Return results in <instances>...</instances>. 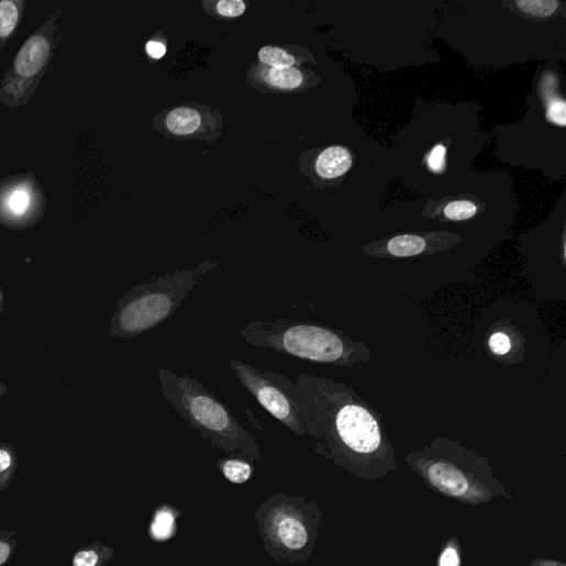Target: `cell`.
I'll return each mask as SVG.
<instances>
[{
  "instance_id": "11",
  "label": "cell",
  "mask_w": 566,
  "mask_h": 566,
  "mask_svg": "<svg viewBox=\"0 0 566 566\" xmlns=\"http://www.w3.org/2000/svg\"><path fill=\"white\" fill-rule=\"evenodd\" d=\"M462 242L460 235L451 232L400 234L371 242L362 248V253L371 258L404 259L443 253Z\"/></svg>"
},
{
  "instance_id": "2",
  "label": "cell",
  "mask_w": 566,
  "mask_h": 566,
  "mask_svg": "<svg viewBox=\"0 0 566 566\" xmlns=\"http://www.w3.org/2000/svg\"><path fill=\"white\" fill-rule=\"evenodd\" d=\"M406 462L430 489L463 504H487L497 497L513 500L487 457L447 437L411 452Z\"/></svg>"
},
{
  "instance_id": "9",
  "label": "cell",
  "mask_w": 566,
  "mask_h": 566,
  "mask_svg": "<svg viewBox=\"0 0 566 566\" xmlns=\"http://www.w3.org/2000/svg\"><path fill=\"white\" fill-rule=\"evenodd\" d=\"M47 195L35 173H20L0 180V226L26 231L47 212Z\"/></svg>"
},
{
  "instance_id": "32",
  "label": "cell",
  "mask_w": 566,
  "mask_h": 566,
  "mask_svg": "<svg viewBox=\"0 0 566 566\" xmlns=\"http://www.w3.org/2000/svg\"><path fill=\"white\" fill-rule=\"evenodd\" d=\"M241 566H243V565H241Z\"/></svg>"
},
{
  "instance_id": "31",
  "label": "cell",
  "mask_w": 566,
  "mask_h": 566,
  "mask_svg": "<svg viewBox=\"0 0 566 566\" xmlns=\"http://www.w3.org/2000/svg\"><path fill=\"white\" fill-rule=\"evenodd\" d=\"M8 387L4 384L0 382V398H3L8 393Z\"/></svg>"
},
{
  "instance_id": "23",
  "label": "cell",
  "mask_w": 566,
  "mask_h": 566,
  "mask_svg": "<svg viewBox=\"0 0 566 566\" xmlns=\"http://www.w3.org/2000/svg\"><path fill=\"white\" fill-rule=\"evenodd\" d=\"M204 12L217 20L234 21L246 13L247 4L243 0H206L202 2Z\"/></svg>"
},
{
  "instance_id": "7",
  "label": "cell",
  "mask_w": 566,
  "mask_h": 566,
  "mask_svg": "<svg viewBox=\"0 0 566 566\" xmlns=\"http://www.w3.org/2000/svg\"><path fill=\"white\" fill-rule=\"evenodd\" d=\"M62 10L47 16L45 23L24 43L12 66L0 84V102L11 109H20L34 98L53 63L62 33L58 20Z\"/></svg>"
},
{
  "instance_id": "19",
  "label": "cell",
  "mask_w": 566,
  "mask_h": 566,
  "mask_svg": "<svg viewBox=\"0 0 566 566\" xmlns=\"http://www.w3.org/2000/svg\"><path fill=\"white\" fill-rule=\"evenodd\" d=\"M26 9L27 0H0V49L16 36Z\"/></svg>"
},
{
  "instance_id": "13",
  "label": "cell",
  "mask_w": 566,
  "mask_h": 566,
  "mask_svg": "<svg viewBox=\"0 0 566 566\" xmlns=\"http://www.w3.org/2000/svg\"><path fill=\"white\" fill-rule=\"evenodd\" d=\"M247 82L264 95H293L321 84V78L304 68H273L253 64L246 74Z\"/></svg>"
},
{
  "instance_id": "21",
  "label": "cell",
  "mask_w": 566,
  "mask_h": 566,
  "mask_svg": "<svg viewBox=\"0 0 566 566\" xmlns=\"http://www.w3.org/2000/svg\"><path fill=\"white\" fill-rule=\"evenodd\" d=\"M223 477L233 485H245L254 476L256 467L254 462L241 454H232L218 464Z\"/></svg>"
},
{
  "instance_id": "12",
  "label": "cell",
  "mask_w": 566,
  "mask_h": 566,
  "mask_svg": "<svg viewBox=\"0 0 566 566\" xmlns=\"http://www.w3.org/2000/svg\"><path fill=\"white\" fill-rule=\"evenodd\" d=\"M354 164L355 155L341 145L303 152L299 159L301 171L319 188L340 185Z\"/></svg>"
},
{
  "instance_id": "22",
  "label": "cell",
  "mask_w": 566,
  "mask_h": 566,
  "mask_svg": "<svg viewBox=\"0 0 566 566\" xmlns=\"http://www.w3.org/2000/svg\"><path fill=\"white\" fill-rule=\"evenodd\" d=\"M113 555V547L96 541L75 553L73 566H108Z\"/></svg>"
},
{
  "instance_id": "3",
  "label": "cell",
  "mask_w": 566,
  "mask_h": 566,
  "mask_svg": "<svg viewBox=\"0 0 566 566\" xmlns=\"http://www.w3.org/2000/svg\"><path fill=\"white\" fill-rule=\"evenodd\" d=\"M162 393L170 407L212 446L241 454L252 462L262 459V447L232 411L191 377L166 368L158 370Z\"/></svg>"
},
{
  "instance_id": "10",
  "label": "cell",
  "mask_w": 566,
  "mask_h": 566,
  "mask_svg": "<svg viewBox=\"0 0 566 566\" xmlns=\"http://www.w3.org/2000/svg\"><path fill=\"white\" fill-rule=\"evenodd\" d=\"M153 129L173 140L215 143L223 134L224 118L218 108L187 102L160 111Z\"/></svg>"
},
{
  "instance_id": "6",
  "label": "cell",
  "mask_w": 566,
  "mask_h": 566,
  "mask_svg": "<svg viewBox=\"0 0 566 566\" xmlns=\"http://www.w3.org/2000/svg\"><path fill=\"white\" fill-rule=\"evenodd\" d=\"M323 512L313 501L279 492L255 513L266 552L277 562H306L313 554Z\"/></svg>"
},
{
  "instance_id": "27",
  "label": "cell",
  "mask_w": 566,
  "mask_h": 566,
  "mask_svg": "<svg viewBox=\"0 0 566 566\" xmlns=\"http://www.w3.org/2000/svg\"><path fill=\"white\" fill-rule=\"evenodd\" d=\"M16 531L0 530V566H7L18 547Z\"/></svg>"
},
{
  "instance_id": "24",
  "label": "cell",
  "mask_w": 566,
  "mask_h": 566,
  "mask_svg": "<svg viewBox=\"0 0 566 566\" xmlns=\"http://www.w3.org/2000/svg\"><path fill=\"white\" fill-rule=\"evenodd\" d=\"M19 467L18 455L12 445L0 443V490H7Z\"/></svg>"
},
{
  "instance_id": "26",
  "label": "cell",
  "mask_w": 566,
  "mask_h": 566,
  "mask_svg": "<svg viewBox=\"0 0 566 566\" xmlns=\"http://www.w3.org/2000/svg\"><path fill=\"white\" fill-rule=\"evenodd\" d=\"M463 550L457 536L450 537L441 547L436 566H462Z\"/></svg>"
},
{
  "instance_id": "14",
  "label": "cell",
  "mask_w": 566,
  "mask_h": 566,
  "mask_svg": "<svg viewBox=\"0 0 566 566\" xmlns=\"http://www.w3.org/2000/svg\"><path fill=\"white\" fill-rule=\"evenodd\" d=\"M486 210L476 195H463L430 201L422 217L442 223H467L479 219Z\"/></svg>"
},
{
  "instance_id": "16",
  "label": "cell",
  "mask_w": 566,
  "mask_h": 566,
  "mask_svg": "<svg viewBox=\"0 0 566 566\" xmlns=\"http://www.w3.org/2000/svg\"><path fill=\"white\" fill-rule=\"evenodd\" d=\"M559 79L553 71L542 75L537 85V93L545 107L547 122L565 127L566 125V102L559 93Z\"/></svg>"
},
{
  "instance_id": "25",
  "label": "cell",
  "mask_w": 566,
  "mask_h": 566,
  "mask_svg": "<svg viewBox=\"0 0 566 566\" xmlns=\"http://www.w3.org/2000/svg\"><path fill=\"white\" fill-rule=\"evenodd\" d=\"M452 144L451 138L440 141L424 157V164L435 174H444L447 167V151Z\"/></svg>"
},
{
  "instance_id": "20",
  "label": "cell",
  "mask_w": 566,
  "mask_h": 566,
  "mask_svg": "<svg viewBox=\"0 0 566 566\" xmlns=\"http://www.w3.org/2000/svg\"><path fill=\"white\" fill-rule=\"evenodd\" d=\"M522 341V334L511 324H501L489 335L488 349L496 357H507L513 349H523Z\"/></svg>"
},
{
  "instance_id": "29",
  "label": "cell",
  "mask_w": 566,
  "mask_h": 566,
  "mask_svg": "<svg viewBox=\"0 0 566 566\" xmlns=\"http://www.w3.org/2000/svg\"><path fill=\"white\" fill-rule=\"evenodd\" d=\"M528 566H566V564L559 559L536 557L531 561Z\"/></svg>"
},
{
  "instance_id": "18",
  "label": "cell",
  "mask_w": 566,
  "mask_h": 566,
  "mask_svg": "<svg viewBox=\"0 0 566 566\" xmlns=\"http://www.w3.org/2000/svg\"><path fill=\"white\" fill-rule=\"evenodd\" d=\"M181 511L171 504L163 503L152 514L147 534L155 543H165L174 539L178 531V519Z\"/></svg>"
},
{
  "instance_id": "5",
  "label": "cell",
  "mask_w": 566,
  "mask_h": 566,
  "mask_svg": "<svg viewBox=\"0 0 566 566\" xmlns=\"http://www.w3.org/2000/svg\"><path fill=\"white\" fill-rule=\"evenodd\" d=\"M217 268V263L206 262L197 269L176 270L130 289L118 301L110 336L132 339L166 322L202 279Z\"/></svg>"
},
{
  "instance_id": "17",
  "label": "cell",
  "mask_w": 566,
  "mask_h": 566,
  "mask_svg": "<svg viewBox=\"0 0 566 566\" xmlns=\"http://www.w3.org/2000/svg\"><path fill=\"white\" fill-rule=\"evenodd\" d=\"M258 60L273 68H301L304 63L318 64L309 49L296 45L263 47Z\"/></svg>"
},
{
  "instance_id": "28",
  "label": "cell",
  "mask_w": 566,
  "mask_h": 566,
  "mask_svg": "<svg viewBox=\"0 0 566 566\" xmlns=\"http://www.w3.org/2000/svg\"><path fill=\"white\" fill-rule=\"evenodd\" d=\"M146 55L152 60L162 59L167 52V44L163 33H156L145 45Z\"/></svg>"
},
{
  "instance_id": "15",
  "label": "cell",
  "mask_w": 566,
  "mask_h": 566,
  "mask_svg": "<svg viewBox=\"0 0 566 566\" xmlns=\"http://www.w3.org/2000/svg\"><path fill=\"white\" fill-rule=\"evenodd\" d=\"M501 5L517 16L544 23L565 15L566 4L559 0H506Z\"/></svg>"
},
{
  "instance_id": "1",
  "label": "cell",
  "mask_w": 566,
  "mask_h": 566,
  "mask_svg": "<svg viewBox=\"0 0 566 566\" xmlns=\"http://www.w3.org/2000/svg\"><path fill=\"white\" fill-rule=\"evenodd\" d=\"M291 390L315 453L365 481L399 470L382 415L352 388L326 376L300 374Z\"/></svg>"
},
{
  "instance_id": "8",
  "label": "cell",
  "mask_w": 566,
  "mask_h": 566,
  "mask_svg": "<svg viewBox=\"0 0 566 566\" xmlns=\"http://www.w3.org/2000/svg\"><path fill=\"white\" fill-rule=\"evenodd\" d=\"M230 365L242 386L270 415L296 435L306 436L288 376L242 360H231Z\"/></svg>"
},
{
  "instance_id": "4",
  "label": "cell",
  "mask_w": 566,
  "mask_h": 566,
  "mask_svg": "<svg viewBox=\"0 0 566 566\" xmlns=\"http://www.w3.org/2000/svg\"><path fill=\"white\" fill-rule=\"evenodd\" d=\"M240 335L251 345L313 363L351 367L373 360L370 349L329 325L290 320L253 321Z\"/></svg>"
},
{
  "instance_id": "30",
  "label": "cell",
  "mask_w": 566,
  "mask_h": 566,
  "mask_svg": "<svg viewBox=\"0 0 566 566\" xmlns=\"http://www.w3.org/2000/svg\"><path fill=\"white\" fill-rule=\"evenodd\" d=\"M4 299H5L4 292H3L2 288H0V315H2L3 310H4Z\"/></svg>"
}]
</instances>
